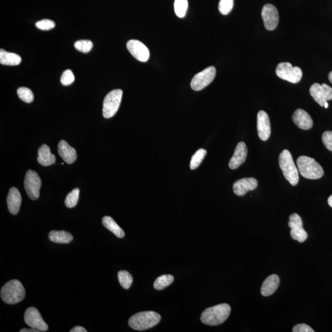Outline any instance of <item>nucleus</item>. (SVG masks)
<instances>
[{
    "label": "nucleus",
    "mask_w": 332,
    "mask_h": 332,
    "mask_svg": "<svg viewBox=\"0 0 332 332\" xmlns=\"http://www.w3.org/2000/svg\"><path fill=\"white\" fill-rule=\"evenodd\" d=\"M230 313V306L227 303L214 306L202 312L201 322L208 325H219L226 321Z\"/></svg>",
    "instance_id": "obj_1"
},
{
    "label": "nucleus",
    "mask_w": 332,
    "mask_h": 332,
    "mask_svg": "<svg viewBox=\"0 0 332 332\" xmlns=\"http://www.w3.org/2000/svg\"><path fill=\"white\" fill-rule=\"evenodd\" d=\"M161 317L154 311H144L135 314L129 320V325L134 330L142 331L154 327Z\"/></svg>",
    "instance_id": "obj_2"
},
{
    "label": "nucleus",
    "mask_w": 332,
    "mask_h": 332,
    "mask_svg": "<svg viewBox=\"0 0 332 332\" xmlns=\"http://www.w3.org/2000/svg\"><path fill=\"white\" fill-rule=\"evenodd\" d=\"M25 296L24 286L18 280H11L2 288V299L8 305H14L21 302Z\"/></svg>",
    "instance_id": "obj_3"
},
{
    "label": "nucleus",
    "mask_w": 332,
    "mask_h": 332,
    "mask_svg": "<svg viewBox=\"0 0 332 332\" xmlns=\"http://www.w3.org/2000/svg\"><path fill=\"white\" fill-rule=\"evenodd\" d=\"M279 164L286 180L292 185L296 186L299 182V170L290 151L287 150L282 151L279 157Z\"/></svg>",
    "instance_id": "obj_4"
},
{
    "label": "nucleus",
    "mask_w": 332,
    "mask_h": 332,
    "mask_svg": "<svg viewBox=\"0 0 332 332\" xmlns=\"http://www.w3.org/2000/svg\"><path fill=\"white\" fill-rule=\"evenodd\" d=\"M298 169L300 174L306 179L316 180L323 176L321 166L310 157L302 156L297 161Z\"/></svg>",
    "instance_id": "obj_5"
},
{
    "label": "nucleus",
    "mask_w": 332,
    "mask_h": 332,
    "mask_svg": "<svg viewBox=\"0 0 332 332\" xmlns=\"http://www.w3.org/2000/svg\"><path fill=\"white\" fill-rule=\"evenodd\" d=\"M122 91L115 90L105 96L103 104V115L105 118H110L118 111L121 104Z\"/></svg>",
    "instance_id": "obj_6"
},
{
    "label": "nucleus",
    "mask_w": 332,
    "mask_h": 332,
    "mask_svg": "<svg viewBox=\"0 0 332 332\" xmlns=\"http://www.w3.org/2000/svg\"><path fill=\"white\" fill-rule=\"evenodd\" d=\"M276 73L279 78L292 83L300 82L302 77V71L299 67H293L288 62L280 63L277 66Z\"/></svg>",
    "instance_id": "obj_7"
},
{
    "label": "nucleus",
    "mask_w": 332,
    "mask_h": 332,
    "mask_svg": "<svg viewBox=\"0 0 332 332\" xmlns=\"http://www.w3.org/2000/svg\"><path fill=\"white\" fill-rule=\"evenodd\" d=\"M41 187L42 180L38 174L35 171L28 170L24 180V187L28 197L32 200L38 199Z\"/></svg>",
    "instance_id": "obj_8"
},
{
    "label": "nucleus",
    "mask_w": 332,
    "mask_h": 332,
    "mask_svg": "<svg viewBox=\"0 0 332 332\" xmlns=\"http://www.w3.org/2000/svg\"><path fill=\"white\" fill-rule=\"evenodd\" d=\"M216 69L213 66H211L205 70L196 74L191 82V87L194 91L202 90L210 85L216 77Z\"/></svg>",
    "instance_id": "obj_9"
},
{
    "label": "nucleus",
    "mask_w": 332,
    "mask_h": 332,
    "mask_svg": "<svg viewBox=\"0 0 332 332\" xmlns=\"http://www.w3.org/2000/svg\"><path fill=\"white\" fill-rule=\"evenodd\" d=\"M310 93L314 101L321 107H324L325 103L332 100V88L326 84L314 83L310 88Z\"/></svg>",
    "instance_id": "obj_10"
},
{
    "label": "nucleus",
    "mask_w": 332,
    "mask_h": 332,
    "mask_svg": "<svg viewBox=\"0 0 332 332\" xmlns=\"http://www.w3.org/2000/svg\"><path fill=\"white\" fill-rule=\"evenodd\" d=\"M25 323L31 328L36 329L39 331H47L48 330L47 323L43 319L41 314L36 308H28L24 314Z\"/></svg>",
    "instance_id": "obj_11"
},
{
    "label": "nucleus",
    "mask_w": 332,
    "mask_h": 332,
    "mask_svg": "<svg viewBox=\"0 0 332 332\" xmlns=\"http://www.w3.org/2000/svg\"><path fill=\"white\" fill-rule=\"evenodd\" d=\"M288 227L291 228L292 238L299 242H305L308 237V234L303 228L301 217L297 214H292L289 217Z\"/></svg>",
    "instance_id": "obj_12"
},
{
    "label": "nucleus",
    "mask_w": 332,
    "mask_h": 332,
    "mask_svg": "<svg viewBox=\"0 0 332 332\" xmlns=\"http://www.w3.org/2000/svg\"><path fill=\"white\" fill-rule=\"evenodd\" d=\"M262 17L264 25L268 30L276 29L279 23V13L273 5L267 4L263 7Z\"/></svg>",
    "instance_id": "obj_13"
},
{
    "label": "nucleus",
    "mask_w": 332,
    "mask_h": 332,
    "mask_svg": "<svg viewBox=\"0 0 332 332\" xmlns=\"http://www.w3.org/2000/svg\"><path fill=\"white\" fill-rule=\"evenodd\" d=\"M127 48L134 58L140 62H147L150 58V51L148 48L138 40H130L127 44Z\"/></svg>",
    "instance_id": "obj_14"
},
{
    "label": "nucleus",
    "mask_w": 332,
    "mask_h": 332,
    "mask_svg": "<svg viewBox=\"0 0 332 332\" xmlns=\"http://www.w3.org/2000/svg\"><path fill=\"white\" fill-rule=\"evenodd\" d=\"M257 132L259 138L267 141L271 134L270 118L265 111L261 110L257 114Z\"/></svg>",
    "instance_id": "obj_15"
},
{
    "label": "nucleus",
    "mask_w": 332,
    "mask_h": 332,
    "mask_svg": "<svg viewBox=\"0 0 332 332\" xmlns=\"http://www.w3.org/2000/svg\"><path fill=\"white\" fill-rule=\"evenodd\" d=\"M258 186V182L254 178H244L237 180L233 185L234 193L242 196L248 191L255 190Z\"/></svg>",
    "instance_id": "obj_16"
},
{
    "label": "nucleus",
    "mask_w": 332,
    "mask_h": 332,
    "mask_svg": "<svg viewBox=\"0 0 332 332\" xmlns=\"http://www.w3.org/2000/svg\"><path fill=\"white\" fill-rule=\"evenodd\" d=\"M247 155V148L245 143L239 142L237 145L233 156L229 162V167L231 170H236L245 162Z\"/></svg>",
    "instance_id": "obj_17"
},
{
    "label": "nucleus",
    "mask_w": 332,
    "mask_h": 332,
    "mask_svg": "<svg viewBox=\"0 0 332 332\" xmlns=\"http://www.w3.org/2000/svg\"><path fill=\"white\" fill-rule=\"evenodd\" d=\"M293 119L295 124L302 130H308L313 127V119L305 110L297 109L293 114Z\"/></svg>",
    "instance_id": "obj_18"
},
{
    "label": "nucleus",
    "mask_w": 332,
    "mask_h": 332,
    "mask_svg": "<svg viewBox=\"0 0 332 332\" xmlns=\"http://www.w3.org/2000/svg\"><path fill=\"white\" fill-rule=\"evenodd\" d=\"M8 210L13 215L18 214L22 204V196L19 191L15 187L10 189L7 197Z\"/></svg>",
    "instance_id": "obj_19"
},
{
    "label": "nucleus",
    "mask_w": 332,
    "mask_h": 332,
    "mask_svg": "<svg viewBox=\"0 0 332 332\" xmlns=\"http://www.w3.org/2000/svg\"><path fill=\"white\" fill-rule=\"evenodd\" d=\"M58 153L67 164H73L77 159V154L75 149L70 147L65 140L60 141L58 145Z\"/></svg>",
    "instance_id": "obj_20"
},
{
    "label": "nucleus",
    "mask_w": 332,
    "mask_h": 332,
    "mask_svg": "<svg viewBox=\"0 0 332 332\" xmlns=\"http://www.w3.org/2000/svg\"><path fill=\"white\" fill-rule=\"evenodd\" d=\"M280 279L276 274L269 276L263 282L261 293L263 296L268 297L273 295L279 287Z\"/></svg>",
    "instance_id": "obj_21"
},
{
    "label": "nucleus",
    "mask_w": 332,
    "mask_h": 332,
    "mask_svg": "<svg viewBox=\"0 0 332 332\" xmlns=\"http://www.w3.org/2000/svg\"><path fill=\"white\" fill-rule=\"evenodd\" d=\"M38 162L44 166L54 164L56 159L54 154L51 153L50 148L47 145H42L38 149Z\"/></svg>",
    "instance_id": "obj_22"
},
{
    "label": "nucleus",
    "mask_w": 332,
    "mask_h": 332,
    "mask_svg": "<svg viewBox=\"0 0 332 332\" xmlns=\"http://www.w3.org/2000/svg\"><path fill=\"white\" fill-rule=\"evenodd\" d=\"M22 59L18 54L0 50V64L8 66H15L21 64Z\"/></svg>",
    "instance_id": "obj_23"
},
{
    "label": "nucleus",
    "mask_w": 332,
    "mask_h": 332,
    "mask_svg": "<svg viewBox=\"0 0 332 332\" xmlns=\"http://www.w3.org/2000/svg\"><path fill=\"white\" fill-rule=\"evenodd\" d=\"M49 239L53 242L59 244H68L72 241L73 237L65 231H51L49 234Z\"/></svg>",
    "instance_id": "obj_24"
},
{
    "label": "nucleus",
    "mask_w": 332,
    "mask_h": 332,
    "mask_svg": "<svg viewBox=\"0 0 332 332\" xmlns=\"http://www.w3.org/2000/svg\"><path fill=\"white\" fill-rule=\"evenodd\" d=\"M102 223L107 230L112 232L116 237L122 238L125 235L124 231L117 224L115 221L109 216H105L102 219Z\"/></svg>",
    "instance_id": "obj_25"
},
{
    "label": "nucleus",
    "mask_w": 332,
    "mask_h": 332,
    "mask_svg": "<svg viewBox=\"0 0 332 332\" xmlns=\"http://www.w3.org/2000/svg\"><path fill=\"white\" fill-rule=\"evenodd\" d=\"M174 280L173 276L171 274H164L157 277L154 282V287L157 290H161L170 285L174 282Z\"/></svg>",
    "instance_id": "obj_26"
},
{
    "label": "nucleus",
    "mask_w": 332,
    "mask_h": 332,
    "mask_svg": "<svg viewBox=\"0 0 332 332\" xmlns=\"http://www.w3.org/2000/svg\"><path fill=\"white\" fill-rule=\"evenodd\" d=\"M206 154H207V151L204 150V149H199L196 151L191 160L190 169L191 170H196V168L199 167L203 160H204Z\"/></svg>",
    "instance_id": "obj_27"
},
{
    "label": "nucleus",
    "mask_w": 332,
    "mask_h": 332,
    "mask_svg": "<svg viewBox=\"0 0 332 332\" xmlns=\"http://www.w3.org/2000/svg\"><path fill=\"white\" fill-rule=\"evenodd\" d=\"M188 7V0H175L174 11L179 18H183L186 15Z\"/></svg>",
    "instance_id": "obj_28"
},
{
    "label": "nucleus",
    "mask_w": 332,
    "mask_h": 332,
    "mask_svg": "<svg viewBox=\"0 0 332 332\" xmlns=\"http://www.w3.org/2000/svg\"><path fill=\"white\" fill-rule=\"evenodd\" d=\"M118 277L120 284L125 289L131 287L133 281V276L127 271H120L118 274Z\"/></svg>",
    "instance_id": "obj_29"
},
{
    "label": "nucleus",
    "mask_w": 332,
    "mask_h": 332,
    "mask_svg": "<svg viewBox=\"0 0 332 332\" xmlns=\"http://www.w3.org/2000/svg\"><path fill=\"white\" fill-rule=\"evenodd\" d=\"M79 191V188H74L66 197L65 203L67 208H73L75 207L78 201Z\"/></svg>",
    "instance_id": "obj_30"
},
{
    "label": "nucleus",
    "mask_w": 332,
    "mask_h": 332,
    "mask_svg": "<svg viewBox=\"0 0 332 332\" xmlns=\"http://www.w3.org/2000/svg\"><path fill=\"white\" fill-rule=\"evenodd\" d=\"M17 93H18L19 99L25 103L30 104L33 101V94L30 89L25 87L19 88Z\"/></svg>",
    "instance_id": "obj_31"
},
{
    "label": "nucleus",
    "mask_w": 332,
    "mask_h": 332,
    "mask_svg": "<svg viewBox=\"0 0 332 332\" xmlns=\"http://www.w3.org/2000/svg\"><path fill=\"white\" fill-rule=\"evenodd\" d=\"M93 44L90 40H79L74 44V48L76 50L83 53H87L92 50Z\"/></svg>",
    "instance_id": "obj_32"
},
{
    "label": "nucleus",
    "mask_w": 332,
    "mask_h": 332,
    "mask_svg": "<svg viewBox=\"0 0 332 332\" xmlns=\"http://www.w3.org/2000/svg\"><path fill=\"white\" fill-rule=\"evenodd\" d=\"M234 0H220L219 10L223 15H227L233 9Z\"/></svg>",
    "instance_id": "obj_33"
},
{
    "label": "nucleus",
    "mask_w": 332,
    "mask_h": 332,
    "mask_svg": "<svg viewBox=\"0 0 332 332\" xmlns=\"http://www.w3.org/2000/svg\"><path fill=\"white\" fill-rule=\"evenodd\" d=\"M36 27L42 30H50L56 26L55 22L50 19H44L36 23Z\"/></svg>",
    "instance_id": "obj_34"
},
{
    "label": "nucleus",
    "mask_w": 332,
    "mask_h": 332,
    "mask_svg": "<svg viewBox=\"0 0 332 332\" xmlns=\"http://www.w3.org/2000/svg\"><path fill=\"white\" fill-rule=\"evenodd\" d=\"M74 81V76L72 71L67 70L63 73L61 78L62 85L64 86H69Z\"/></svg>",
    "instance_id": "obj_35"
},
{
    "label": "nucleus",
    "mask_w": 332,
    "mask_h": 332,
    "mask_svg": "<svg viewBox=\"0 0 332 332\" xmlns=\"http://www.w3.org/2000/svg\"><path fill=\"white\" fill-rule=\"evenodd\" d=\"M322 142L327 150L332 151V131H325L322 134Z\"/></svg>",
    "instance_id": "obj_36"
},
{
    "label": "nucleus",
    "mask_w": 332,
    "mask_h": 332,
    "mask_svg": "<svg viewBox=\"0 0 332 332\" xmlns=\"http://www.w3.org/2000/svg\"><path fill=\"white\" fill-rule=\"evenodd\" d=\"M293 331L294 332H314V330L310 326L305 323H300L294 326Z\"/></svg>",
    "instance_id": "obj_37"
},
{
    "label": "nucleus",
    "mask_w": 332,
    "mask_h": 332,
    "mask_svg": "<svg viewBox=\"0 0 332 332\" xmlns=\"http://www.w3.org/2000/svg\"><path fill=\"white\" fill-rule=\"evenodd\" d=\"M70 332H87V330L81 326H76L70 331Z\"/></svg>",
    "instance_id": "obj_38"
},
{
    "label": "nucleus",
    "mask_w": 332,
    "mask_h": 332,
    "mask_svg": "<svg viewBox=\"0 0 332 332\" xmlns=\"http://www.w3.org/2000/svg\"><path fill=\"white\" fill-rule=\"evenodd\" d=\"M20 332H39V330H36V329L31 328H22Z\"/></svg>",
    "instance_id": "obj_39"
},
{
    "label": "nucleus",
    "mask_w": 332,
    "mask_h": 332,
    "mask_svg": "<svg viewBox=\"0 0 332 332\" xmlns=\"http://www.w3.org/2000/svg\"><path fill=\"white\" fill-rule=\"evenodd\" d=\"M328 204L331 208H332V195L328 197Z\"/></svg>",
    "instance_id": "obj_40"
},
{
    "label": "nucleus",
    "mask_w": 332,
    "mask_h": 332,
    "mask_svg": "<svg viewBox=\"0 0 332 332\" xmlns=\"http://www.w3.org/2000/svg\"><path fill=\"white\" fill-rule=\"evenodd\" d=\"M328 79L329 81H330V82L332 83V71H330V73H329L328 74Z\"/></svg>",
    "instance_id": "obj_41"
},
{
    "label": "nucleus",
    "mask_w": 332,
    "mask_h": 332,
    "mask_svg": "<svg viewBox=\"0 0 332 332\" xmlns=\"http://www.w3.org/2000/svg\"><path fill=\"white\" fill-rule=\"evenodd\" d=\"M328 107V103H327V102L325 103V104H324V107H325V108H327Z\"/></svg>",
    "instance_id": "obj_42"
},
{
    "label": "nucleus",
    "mask_w": 332,
    "mask_h": 332,
    "mask_svg": "<svg viewBox=\"0 0 332 332\" xmlns=\"http://www.w3.org/2000/svg\"><path fill=\"white\" fill-rule=\"evenodd\" d=\"M331 153H332V151H331Z\"/></svg>",
    "instance_id": "obj_43"
}]
</instances>
